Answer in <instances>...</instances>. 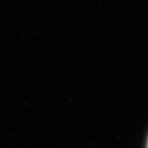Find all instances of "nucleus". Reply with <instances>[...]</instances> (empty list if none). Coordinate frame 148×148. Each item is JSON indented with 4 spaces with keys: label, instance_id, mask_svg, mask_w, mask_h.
I'll use <instances>...</instances> for the list:
<instances>
[{
    "label": "nucleus",
    "instance_id": "1",
    "mask_svg": "<svg viewBox=\"0 0 148 148\" xmlns=\"http://www.w3.org/2000/svg\"><path fill=\"white\" fill-rule=\"evenodd\" d=\"M147 148H148V142H147Z\"/></svg>",
    "mask_w": 148,
    "mask_h": 148
}]
</instances>
